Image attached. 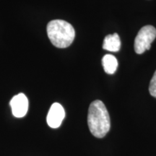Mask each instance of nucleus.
Here are the masks:
<instances>
[{
  "instance_id": "nucleus-1",
  "label": "nucleus",
  "mask_w": 156,
  "mask_h": 156,
  "mask_svg": "<svg viewBox=\"0 0 156 156\" xmlns=\"http://www.w3.org/2000/svg\"><path fill=\"white\" fill-rule=\"evenodd\" d=\"M87 124L91 134L97 138H103L111 128V120L106 106L100 100L93 101L90 105Z\"/></svg>"
},
{
  "instance_id": "nucleus-2",
  "label": "nucleus",
  "mask_w": 156,
  "mask_h": 156,
  "mask_svg": "<svg viewBox=\"0 0 156 156\" xmlns=\"http://www.w3.org/2000/svg\"><path fill=\"white\" fill-rule=\"evenodd\" d=\"M47 34L51 44L56 47L64 48L73 44L75 30L70 23L62 20H54L47 25Z\"/></svg>"
},
{
  "instance_id": "nucleus-3",
  "label": "nucleus",
  "mask_w": 156,
  "mask_h": 156,
  "mask_svg": "<svg viewBox=\"0 0 156 156\" xmlns=\"http://www.w3.org/2000/svg\"><path fill=\"white\" fill-rule=\"evenodd\" d=\"M156 38V29L152 25H146L140 29L135 40H134V51L136 54H142L146 50H149L151 44Z\"/></svg>"
},
{
  "instance_id": "nucleus-4",
  "label": "nucleus",
  "mask_w": 156,
  "mask_h": 156,
  "mask_svg": "<svg viewBox=\"0 0 156 156\" xmlns=\"http://www.w3.org/2000/svg\"><path fill=\"white\" fill-rule=\"evenodd\" d=\"M12 112L17 118H22L26 115L28 110V100L23 93L15 95L9 102Z\"/></svg>"
},
{
  "instance_id": "nucleus-5",
  "label": "nucleus",
  "mask_w": 156,
  "mask_h": 156,
  "mask_svg": "<svg viewBox=\"0 0 156 156\" xmlns=\"http://www.w3.org/2000/svg\"><path fill=\"white\" fill-rule=\"evenodd\" d=\"M65 116L64 109L60 103H54L51 105L48 113L46 121L50 127L56 129L59 127Z\"/></svg>"
},
{
  "instance_id": "nucleus-6",
  "label": "nucleus",
  "mask_w": 156,
  "mask_h": 156,
  "mask_svg": "<svg viewBox=\"0 0 156 156\" xmlns=\"http://www.w3.org/2000/svg\"><path fill=\"white\" fill-rule=\"evenodd\" d=\"M121 41L119 35L116 34L108 35L103 41V48L112 52H117L120 50Z\"/></svg>"
},
{
  "instance_id": "nucleus-7",
  "label": "nucleus",
  "mask_w": 156,
  "mask_h": 156,
  "mask_svg": "<svg viewBox=\"0 0 156 156\" xmlns=\"http://www.w3.org/2000/svg\"><path fill=\"white\" fill-rule=\"evenodd\" d=\"M103 69L107 74L112 75L116 71L118 67V62L116 58L112 54H106L102 58Z\"/></svg>"
},
{
  "instance_id": "nucleus-8",
  "label": "nucleus",
  "mask_w": 156,
  "mask_h": 156,
  "mask_svg": "<svg viewBox=\"0 0 156 156\" xmlns=\"http://www.w3.org/2000/svg\"><path fill=\"white\" fill-rule=\"evenodd\" d=\"M149 92L152 96L156 98V71L152 77L149 86Z\"/></svg>"
}]
</instances>
